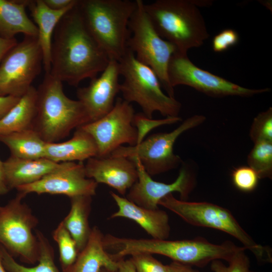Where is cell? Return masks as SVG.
<instances>
[{"label":"cell","mask_w":272,"mask_h":272,"mask_svg":"<svg viewBox=\"0 0 272 272\" xmlns=\"http://www.w3.org/2000/svg\"><path fill=\"white\" fill-rule=\"evenodd\" d=\"M77 4L56 27L49 73L62 83L75 87L86 79L96 77L110 60L87 29Z\"/></svg>","instance_id":"1"},{"label":"cell","mask_w":272,"mask_h":272,"mask_svg":"<svg viewBox=\"0 0 272 272\" xmlns=\"http://www.w3.org/2000/svg\"><path fill=\"white\" fill-rule=\"evenodd\" d=\"M89 122L82 104L66 96L62 82L45 74L37 89L32 129L46 143H57L74 129Z\"/></svg>","instance_id":"2"},{"label":"cell","mask_w":272,"mask_h":272,"mask_svg":"<svg viewBox=\"0 0 272 272\" xmlns=\"http://www.w3.org/2000/svg\"><path fill=\"white\" fill-rule=\"evenodd\" d=\"M77 7L93 39L109 59L118 61L127 50L136 0H79Z\"/></svg>","instance_id":"3"},{"label":"cell","mask_w":272,"mask_h":272,"mask_svg":"<svg viewBox=\"0 0 272 272\" xmlns=\"http://www.w3.org/2000/svg\"><path fill=\"white\" fill-rule=\"evenodd\" d=\"M144 8L158 34L177 51L187 53L209 37L197 3L191 0H157Z\"/></svg>","instance_id":"4"},{"label":"cell","mask_w":272,"mask_h":272,"mask_svg":"<svg viewBox=\"0 0 272 272\" xmlns=\"http://www.w3.org/2000/svg\"><path fill=\"white\" fill-rule=\"evenodd\" d=\"M240 248L230 241L217 244L202 237L176 240L119 237L116 241L118 254L121 257L140 253L159 254L199 267L216 260L228 262Z\"/></svg>","instance_id":"5"},{"label":"cell","mask_w":272,"mask_h":272,"mask_svg":"<svg viewBox=\"0 0 272 272\" xmlns=\"http://www.w3.org/2000/svg\"><path fill=\"white\" fill-rule=\"evenodd\" d=\"M118 62L123 78L120 92L124 100L137 103L150 118L156 111L165 117L178 116L181 103L163 92L157 75L150 66L138 60L128 48Z\"/></svg>","instance_id":"6"},{"label":"cell","mask_w":272,"mask_h":272,"mask_svg":"<svg viewBox=\"0 0 272 272\" xmlns=\"http://www.w3.org/2000/svg\"><path fill=\"white\" fill-rule=\"evenodd\" d=\"M159 205L171 211L190 225L213 228L230 235L242 243L246 249L250 251L259 262H271L270 248L257 244L228 209L208 202L179 200L172 193L163 198Z\"/></svg>","instance_id":"7"},{"label":"cell","mask_w":272,"mask_h":272,"mask_svg":"<svg viewBox=\"0 0 272 272\" xmlns=\"http://www.w3.org/2000/svg\"><path fill=\"white\" fill-rule=\"evenodd\" d=\"M136 2V8L129 22L130 36L127 48L138 60L155 72L168 95L174 97V89L169 83L167 69L170 59L177 49L158 34L145 11L144 2L142 0Z\"/></svg>","instance_id":"8"},{"label":"cell","mask_w":272,"mask_h":272,"mask_svg":"<svg viewBox=\"0 0 272 272\" xmlns=\"http://www.w3.org/2000/svg\"><path fill=\"white\" fill-rule=\"evenodd\" d=\"M25 196L18 192L7 204L0 206V245L13 257L34 264L38 260L39 250L33 230L39 221L29 207L22 201Z\"/></svg>","instance_id":"9"},{"label":"cell","mask_w":272,"mask_h":272,"mask_svg":"<svg viewBox=\"0 0 272 272\" xmlns=\"http://www.w3.org/2000/svg\"><path fill=\"white\" fill-rule=\"evenodd\" d=\"M205 120L203 115H192L170 132L152 134L137 145L120 147L110 155L138 159L151 176L168 172L182 163L181 158L173 151L178 138Z\"/></svg>","instance_id":"10"},{"label":"cell","mask_w":272,"mask_h":272,"mask_svg":"<svg viewBox=\"0 0 272 272\" xmlns=\"http://www.w3.org/2000/svg\"><path fill=\"white\" fill-rule=\"evenodd\" d=\"M42 64L37 37L25 36L0 63V96L21 97L32 86Z\"/></svg>","instance_id":"11"},{"label":"cell","mask_w":272,"mask_h":272,"mask_svg":"<svg viewBox=\"0 0 272 272\" xmlns=\"http://www.w3.org/2000/svg\"><path fill=\"white\" fill-rule=\"evenodd\" d=\"M167 75L173 89L176 86L185 85L212 97H250L269 91V88L253 89L239 86L198 67L187 53L177 51L170 59Z\"/></svg>","instance_id":"12"},{"label":"cell","mask_w":272,"mask_h":272,"mask_svg":"<svg viewBox=\"0 0 272 272\" xmlns=\"http://www.w3.org/2000/svg\"><path fill=\"white\" fill-rule=\"evenodd\" d=\"M134 115L131 104L117 98L107 114L80 126L94 140L98 150L97 157L110 156L123 144L136 145L137 131L132 124Z\"/></svg>","instance_id":"13"},{"label":"cell","mask_w":272,"mask_h":272,"mask_svg":"<svg viewBox=\"0 0 272 272\" xmlns=\"http://www.w3.org/2000/svg\"><path fill=\"white\" fill-rule=\"evenodd\" d=\"M130 159L136 164L138 178L128 190L126 198L142 207L152 210L158 209L159 201L174 192L179 193L181 200H186L196 185L195 174L186 164H183L174 182L165 183L153 180L138 159Z\"/></svg>","instance_id":"14"},{"label":"cell","mask_w":272,"mask_h":272,"mask_svg":"<svg viewBox=\"0 0 272 272\" xmlns=\"http://www.w3.org/2000/svg\"><path fill=\"white\" fill-rule=\"evenodd\" d=\"M98 183L87 177L85 164L82 162H62L60 166L39 180L21 186L18 192L27 195L48 193L62 194L69 198L79 195L93 196L96 194Z\"/></svg>","instance_id":"15"},{"label":"cell","mask_w":272,"mask_h":272,"mask_svg":"<svg viewBox=\"0 0 272 272\" xmlns=\"http://www.w3.org/2000/svg\"><path fill=\"white\" fill-rule=\"evenodd\" d=\"M101 73L99 77L91 79L87 86L79 88L77 91L78 100L83 105L89 122L107 114L113 108L116 96L120 92L118 61L110 59Z\"/></svg>","instance_id":"16"},{"label":"cell","mask_w":272,"mask_h":272,"mask_svg":"<svg viewBox=\"0 0 272 272\" xmlns=\"http://www.w3.org/2000/svg\"><path fill=\"white\" fill-rule=\"evenodd\" d=\"M85 169L87 178L113 188L122 196L126 194L138 178L135 162L121 156L89 158L85 164Z\"/></svg>","instance_id":"17"},{"label":"cell","mask_w":272,"mask_h":272,"mask_svg":"<svg viewBox=\"0 0 272 272\" xmlns=\"http://www.w3.org/2000/svg\"><path fill=\"white\" fill-rule=\"evenodd\" d=\"M110 194L118 207V210L111 215L110 219H130L141 226L152 238L168 239L171 228L169 216L165 211L159 208H145L112 191H110Z\"/></svg>","instance_id":"18"},{"label":"cell","mask_w":272,"mask_h":272,"mask_svg":"<svg viewBox=\"0 0 272 272\" xmlns=\"http://www.w3.org/2000/svg\"><path fill=\"white\" fill-rule=\"evenodd\" d=\"M74 6L54 10L48 8L43 0L28 1L27 7L38 29L37 39L42 51L45 74H49L50 71L52 38L56 27L63 16Z\"/></svg>","instance_id":"19"},{"label":"cell","mask_w":272,"mask_h":272,"mask_svg":"<svg viewBox=\"0 0 272 272\" xmlns=\"http://www.w3.org/2000/svg\"><path fill=\"white\" fill-rule=\"evenodd\" d=\"M4 163L10 190L34 183L57 169L61 164L45 158L28 159L12 156Z\"/></svg>","instance_id":"20"},{"label":"cell","mask_w":272,"mask_h":272,"mask_svg":"<svg viewBox=\"0 0 272 272\" xmlns=\"http://www.w3.org/2000/svg\"><path fill=\"white\" fill-rule=\"evenodd\" d=\"M98 150L92 137L81 127L71 139L61 143H46L45 157L56 163L83 162L97 157Z\"/></svg>","instance_id":"21"},{"label":"cell","mask_w":272,"mask_h":272,"mask_svg":"<svg viewBox=\"0 0 272 272\" xmlns=\"http://www.w3.org/2000/svg\"><path fill=\"white\" fill-rule=\"evenodd\" d=\"M103 237L100 229L94 226L86 246L65 272H101L103 268L117 272V261L106 250Z\"/></svg>","instance_id":"22"},{"label":"cell","mask_w":272,"mask_h":272,"mask_svg":"<svg viewBox=\"0 0 272 272\" xmlns=\"http://www.w3.org/2000/svg\"><path fill=\"white\" fill-rule=\"evenodd\" d=\"M28 1L0 0L1 37L13 39L19 33L27 36L37 37V26L28 16L26 11Z\"/></svg>","instance_id":"23"},{"label":"cell","mask_w":272,"mask_h":272,"mask_svg":"<svg viewBox=\"0 0 272 272\" xmlns=\"http://www.w3.org/2000/svg\"><path fill=\"white\" fill-rule=\"evenodd\" d=\"M92 197L79 195L70 197V212L62 221L75 241L79 252L86 246L92 230L89 223Z\"/></svg>","instance_id":"24"},{"label":"cell","mask_w":272,"mask_h":272,"mask_svg":"<svg viewBox=\"0 0 272 272\" xmlns=\"http://www.w3.org/2000/svg\"><path fill=\"white\" fill-rule=\"evenodd\" d=\"M36 97L37 89L32 86L9 111L0 119V134L32 128Z\"/></svg>","instance_id":"25"},{"label":"cell","mask_w":272,"mask_h":272,"mask_svg":"<svg viewBox=\"0 0 272 272\" xmlns=\"http://www.w3.org/2000/svg\"><path fill=\"white\" fill-rule=\"evenodd\" d=\"M0 142L9 148L12 156L28 159L45 157L46 143L32 128L0 134Z\"/></svg>","instance_id":"26"},{"label":"cell","mask_w":272,"mask_h":272,"mask_svg":"<svg viewBox=\"0 0 272 272\" xmlns=\"http://www.w3.org/2000/svg\"><path fill=\"white\" fill-rule=\"evenodd\" d=\"M39 250L38 263L27 267L18 263L14 257L1 245L2 263L7 272H61L54 262L53 247L47 238L40 231L35 232Z\"/></svg>","instance_id":"27"},{"label":"cell","mask_w":272,"mask_h":272,"mask_svg":"<svg viewBox=\"0 0 272 272\" xmlns=\"http://www.w3.org/2000/svg\"><path fill=\"white\" fill-rule=\"evenodd\" d=\"M248 166L257 174L259 179L272 177V142L259 141L254 146L247 158Z\"/></svg>","instance_id":"28"},{"label":"cell","mask_w":272,"mask_h":272,"mask_svg":"<svg viewBox=\"0 0 272 272\" xmlns=\"http://www.w3.org/2000/svg\"><path fill=\"white\" fill-rule=\"evenodd\" d=\"M52 237L58 245L61 266L62 272H65L77 258L79 251L76 243L62 221L53 231Z\"/></svg>","instance_id":"29"},{"label":"cell","mask_w":272,"mask_h":272,"mask_svg":"<svg viewBox=\"0 0 272 272\" xmlns=\"http://www.w3.org/2000/svg\"><path fill=\"white\" fill-rule=\"evenodd\" d=\"M181 120L179 116H168L163 119H154L149 118L143 112L134 114L132 124L137 131L136 145L140 144L152 130L160 126L173 124Z\"/></svg>","instance_id":"30"},{"label":"cell","mask_w":272,"mask_h":272,"mask_svg":"<svg viewBox=\"0 0 272 272\" xmlns=\"http://www.w3.org/2000/svg\"><path fill=\"white\" fill-rule=\"evenodd\" d=\"M249 137L253 143L259 141L272 142V108L261 112L252 121Z\"/></svg>","instance_id":"31"},{"label":"cell","mask_w":272,"mask_h":272,"mask_svg":"<svg viewBox=\"0 0 272 272\" xmlns=\"http://www.w3.org/2000/svg\"><path fill=\"white\" fill-rule=\"evenodd\" d=\"M244 247L236 252L226 265L221 260H214L211 262V269L213 272H251L250 262L245 253Z\"/></svg>","instance_id":"32"},{"label":"cell","mask_w":272,"mask_h":272,"mask_svg":"<svg viewBox=\"0 0 272 272\" xmlns=\"http://www.w3.org/2000/svg\"><path fill=\"white\" fill-rule=\"evenodd\" d=\"M234 185L239 190L249 192L257 187L259 178L250 167L243 166L235 168L231 174Z\"/></svg>","instance_id":"33"},{"label":"cell","mask_w":272,"mask_h":272,"mask_svg":"<svg viewBox=\"0 0 272 272\" xmlns=\"http://www.w3.org/2000/svg\"><path fill=\"white\" fill-rule=\"evenodd\" d=\"M137 272H167L165 265L152 254H136L131 256Z\"/></svg>","instance_id":"34"},{"label":"cell","mask_w":272,"mask_h":272,"mask_svg":"<svg viewBox=\"0 0 272 272\" xmlns=\"http://www.w3.org/2000/svg\"><path fill=\"white\" fill-rule=\"evenodd\" d=\"M239 40V35L235 30L231 29H224L213 38L212 48L215 52H224L236 45Z\"/></svg>","instance_id":"35"},{"label":"cell","mask_w":272,"mask_h":272,"mask_svg":"<svg viewBox=\"0 0 272 272\" xmlns=\"http://www.w3.org/2000/svg\"><path fill=\"white\" fill-rule=\"evenodd\" d=\"M21 97L0 96V119L18 102Z\"/></svg>","instance_id":"36"},{"label":"cell","mask_w":272,"mask_h":272,"mask_svg":"<svg viewBox=\"0 0 272 272\" xmlns=\"http://www.w3.org/2000/svg\"><path fill=\"white\" fill-rule=\"evenodd\" d=\"M78 0H43L45 5L54 10H61L75 6Z\"/></svg>","instance_id":"37"},{"label":"cell","mask_w":272,"mask_h":272,"mask_svg":"<svg viewBox=\"0 0 272 272\" xmlns=\"http://www.w3.org/2000/svg\"><path fill=\"white\" fill-rule=\"evenodd\" d=\"M165 267L167 272H199L191 266L173 261Z\"/></svg>","instance_id":"38"},{"label":"cell","mask_w":272,"mask_h":272,"mask_svg":"<svg viewBox=\"0 0 272 272\" xmlns=\"http://www.w3.org/2000/svg\"><path fill=\"white\" fill-rule=\"evenodd\" d=\"M18 43L16 38L5 39L0 36V63L7 53Z\"/></svg>","instance_id":"39"},{"label":"cell","mask_w":272,"mask_h":272,"mask_svg":"<svg viewBox=\"0 0 272 272\" xmlns=\"http://www.w3.org/2000/svg\"><path fill=\"white\" fill-rule=\"evenodd\" d=\"M117 272H137L135 265L130 258L125 259L120 258L117 260Z\"/></svg>","instance_id":"40"},{"label":"cell","mask_w":272,"mask_h":272,"mask_svg":"<svg viewBox=\"0 0 272 272\" xmlns=\"http://www.w3.org/2000/svg\"><path fill=\"white\" fill-rule=\"evenodd\" d=\"M9 190L6 181L4 163L0 159V195L7 193Z\"/></svg>","instance_id":"41"},{"label":"cell","mask_w":272,"mask_h":272,"mask_svg":"<svg viewBox=\"0 0 272 272\" xmlns=\"http://www.w3.org/2000/svg\"><path fill=\"white\" fill-rule=\"evenodd\" d=\"M0 272H7L2 263V255L0 246Z\"/></svg>","instance_id":"42"},{"label":"cell","mask_w":272,"mask_h":272,"mask_svg":"<svg viewBox=\"0 0 272 272\" xmlns=\"http://www.w3.org/2000/svg\"><path fill=\"white\" fill-rule=\"evenodd\" d=\"M101 272H115V271H112V270H109V269H108L103 268L102 269V271H101Z\"/></svg>","instance_id":"43"},{"label":"cell","mask_w":272,"mask_h":272,"mask_svg":"<svg viewBox=\"0 0 272 272\" xmlns=\"http://www.w3.org/2000/svg\"><path fill=\"white\" fill-rule=\"evenodd\" d=\"M251 272H255V271H251Z\"/></svg>","instance_id":"44"}]
</instances>
